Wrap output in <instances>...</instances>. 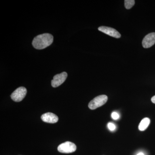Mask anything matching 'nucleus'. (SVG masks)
<instances>
[{"label": "nucleus", "instance_id": "20e7f679", "mask_svg": "<svg viewBox=\"0 0 155 155\" xmlns=\"http://www.w3.org/2000/svg\"><path fill=\"white\" fill-rule=\"evenodd\" d=\"M27 93V90L25 87H18L11 95V98L15 102H20L24 98Z\"/></svg>", "mask_w": 155, "mask_h": 155}, {"label": "nucleus", "instance_id": "423d86ee", "mask_svg": "<svg viewBox=\"0 0 155 155\" xmlns=\"http://www.w3.org/2000/svg\"><path fill=\"white\" fill-rule=\"evenodd\" d=\"M98 30L103 33L115 38H120L121 36V34L119 33V31H117L116 29L111 27L104 26H101L99 27Z\"/></svg>", "mask_w": 155, "mask_h": 155}, {"label": "nucleus", "instance_id": "f03ea898", "mask_svg": "<svg viewBox=\"0 0 155 155\" xmlns=\"http://www.w3.org/2000/svg\"><path fill=\"white\" fill-rule=\"evenodd\" d=\"M108 97L105 95H101L95 97L89 103L88 107L91 110H95L97 108L101 107L107 103Z\"/></svg>", "mask_w": 155, "mask_h": 155}, {"label": "nucleus", "instance_id": "ddd939ff", "mask_svg": "<svg viewBox=\"0 0 155 155\" xmlns=\"http://www.w3.org/2000/svg\"><path fill=\"white\" fill-rule=\"evenodd\" d=\"M151 101L152 102L153 104H155V95L153 97L151 98Z\"/></svg>", "mask_w": 155, "mask_h": 155}, {"label": "nucleus", "instance_id": "39448f33", "mask_svg": "<svg viewBox=\"0 0 155 155\" xmlns=\"http://www.w3.org/2000/svg\"><path fill=\"white\" fill-rule=\"evenodd\" d=\"M67 73L66 72H63L60 74H57L53 78L51 81V85L53 87H56L61 85L67 79Z\"/></svg>", "mask_w": 155, "mask_h": 155}, {"label": "nucleus", "instance_id": "4468645a", "mask_svg": "<svg viewBox=\"0 0 155 155\" xmlns=\"http://www.w3.org/2000/svg\"><path fill=\"white\" fill-rule=\"evenodd\" d=\"M137 155H144V154L143 153H139L137 154Z\"/></svg>", "mask_w": 155, "mask_h": 155}, {"label": "nucleus", "instance_id": "f8f14e48", "mask_svg": "<svg viewBox=\"0 0 155 155\" xmlns=\"http://www.w3.org/2000/svg\"><path fill=\"white\" fill-rule=\"evenodd\" d=\"M111 117L114 120H117L119 118V115L116 112H113L111 114Z\"/></svg>", "mask_w": 155, "mask_h": 155}, {"label": "nucleus", "instance_id": "9b49d317", "mask_svg": "<svg viewBox=\"0 0 155 155\" xmlns=\"http://www.w3.org/2000/svg\"><path fill=\"white\" fill-rule=\"evenodd\" d=\"M107 127L109 130H111V131H114L116 128V126L115 124H114V123H111V122L108 123Z\"/></svg>", "mask_w": 155, "mask_h": 155}, {"label": "nucleus", "instance_id": "7ed1b4c3", "mask_svg": "<svg viewBox=\"0 0 155 155\" xmlns=\"http://www.w3.org/2000/svg\"><path fill=\"white\" fill-rule=\"evenodd\" d=\"M59 152L64 153H69L74 152L76 150V145L71 142L67 141L61 143L58 147Z\"/></svg>", "mask_w": 155, "mask_h": 155}, {"label": "nucleus", "instance_id": "9d476101", "mask_svg": "<svg viewBox=\"0 0 155 155\" xmlns=\"http://www.w3.org/2000/svg\"><path fill=\"white\" fill-rule=\"evenodd\" d=\"M135 4V1L134 0H125V8L127 9H130L133 7Z\"/></svg>", "mask_w": 155, "mask_h": 155}, {"label": "nucleus", "instance_id": "6e6552de", "mask_svg": "<svg viewBox=\"0 0 155 155\" xmlns=\"http://www.w3.org/2000/svg\"><path fill=\"white\" fill-rule=\"evenodd\" d=\"M41 119L43 122L49 123H55L58 121V116L51 113H47L43 114L41 116Z\"/></svg>", "mask_w": 155, "mask_h": 155}, {"label": "nucleus", "instance_id": "0eeeda50", "mask_svg": "<svg viewBox=\"0 0 155 155\" xmlns=\"http://www.w3.org/2000/svg\"><path fill=\"white\" fill-rule=\"evenodd\" d=\"M155 44V32L147 35L143 40L142 45L145 48L151 47Z\"/></svg>", "mask_w": 155, "mask_h": 155}, {"label": "nucleus", "instance_id": "1a4fd4ad", "mask_svg": "<svg viewBox=\"0 0 155 155\" xmlns=\"http://www.w3.org/2000/svg\"><path fill=\"white\" fill-rule=\"evenodd\" d=\"M150 122V119L148 118H145L142 119L139 125L138 128L140 131H143L147 128Z\"/></svg>", "mask_w": 155, "mask_h": 155}, {"label": "nucleus", "instance_id": "f257e3e1", "mask_svg": "<svg viewBox=\"0 0 155 155\" xmlns=\"http://www.w3.org/2000/svg\"><path fill=\"white\" fill-rule=\"evenodd\" d=\"M53 40L54 38L49 33L43 34L35 37L32 41V44L37 49H43L51 45Z\"/></svg>", "mask_w": 155, "mask_h": 155}]
</instances>
